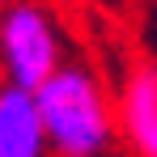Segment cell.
Returning <instances> with one entry per match:
<instances>
[{
	"label": "cell",
	"mask_w": 157,
	"mask_h": 157,
	"mask_svg": "<svg viewBox=\"0 0 157 157\" xmlns=\"http://www.w3.org/2000/svg\"><path fill=\"white\" fill-rule=\"evenodd\" d=\"M47 144L59 157H98L110 140V110L98 81L81 68H55L34 89Z\"/></svg>",
	"instance_id": "1"
},
{
	"label": "cell",
	"mask_w": 157,
	"mask_h": 157,
	"mask_svg": "<svg viewBox=\"0 0 157 157\" xmlns=\"http://www.w3.org/2000/svg\"><path fill=\"white\" fill-rule=\"evenodd\" d=\"M0 68L9 85L38 89L59 68V43H55L51 17L34 4H13L0 17Z\"/></svg>",
	"instance_id": "2"
},
{
	"label": "cell",
	"mask_w": 157,
	"mask_h": 157,
	"mask_svg": "<svg viewBox=\"0 0 157 157\" xmlns=\"http://www.w3.org/2000/svg\"><path fill=\"white\" fill-rule=\"evenodd\" d=\"M47 149L51 144H47L34 89L4 85L0 89V157H43Z\"/></svg>",
	"instance_id": "3"
},
{
	"label": "cell",
	"mask_w": 157,
	"mask_h": 157,
	"mask_svg": "<svg viewBox=\"0 0 157 157\" xmlns=\"http://www.w3.org/2000/svg\"><path fill=\"white\" fill-rule=\"evenodd\" d=\"M128 136L144 157H157V68H140L128 85V102H123Z\"/></svg>",
	"instance_id": "4"
}]
</instances>
